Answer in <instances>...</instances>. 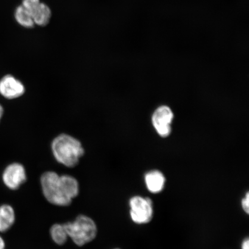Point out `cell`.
<instances>
[{
  "label": "cell",
  "mask_w": 249,
  "mask_h": 249,
  "mask_svg": "<svg viewBox=\"0 0 249 249\" xmlns=\"http://www.w3.org/2000/svg\"><path fill=\"white\" fill-rule=\"evenodd\" d=\"M241 206L243 210L246 213L248 214L249 213V192L245 196V197L242 198L241 201Z\"/></svg>",
  "instance_id": "5bb4252c"
},
{
  "label": "cell",
  "mask_w": 249,
  "mask_h": 249,
  "mask_svg": "<svg viewBox=\"0 0 249 249\" xmlns=\"http://www.w3.org/2000/svg\"><path fill=\"white\" fill-rule=\"evenodd\" d=\"M15 213L11 205L4 204L0 207V232H4L13 226Z\"/></svg>",
  "instance_id": "8fae6325"
},
{
  "label": "cell",
  "mask_w": 249,
  "mask_h": 249,
  "mask_svg": "<svg viewBox=\"0 0 249 249\" xmlns=\"http://www.w3.org/2000/svg\"><path fill=\"white\" fill-rule=\"evenodd\" d=\"M145 186L149 192L154 194H160L163 191L166 178L163 174L159 170H152L145 174Z\"/></svg>",
  "instance_id": "30bf717a"
},
{
  "label": "cell",
  "mask_w": 249,
  "mask_h": 249,
  "mask_svg": "<svg viewBox=\"0 0 249 249\" xmlns=\"http://www.w3.org/2000/svg\"><path fill=\"white\" fill-rule=\"evenodd\" d=\"M3 113H4V110L1 105H0V120H1L2 117Z\"/></svg>",
  "instance_id": "e0dca14e"
},
{
  "label": "cell",
  "mask_w": 249,
  "mask_h": 249,
  "mask_svg": "<svg viewBox=\"0 0 249 249\" xmlns=\"http://www.w3.org/2000/svg\"><path fill=\"white\" fill-rule=\"evenodd\" d=\"M68 238L78 247L89 244L94 240L97 235L98 228L91 217L80 214L73 222L64 223Z\"/></svg>",
  "instance_id": "7a4b0ae2"
},
{
  "label": "cell",
  "mask_w": 249,
  "mask_h": 249,
  "mask_svg": "<svg viewBox=\"0 0 249 249\" xmlns=\"http://www.w3.org/2000/svg\"><path fill=\"white\" fill-rule=\"evenodd\" d=\"M2 180L9 189L17 190L27 180L26 170L18 163L9 164L3 173Z\"/></svg>",
  "instance_id": "52a82bcc"
},
{
  "label": "cell",
  "mask_w": 249,
  "mask_h": 249,
  "mask_svg": "<svg viewBox=\"0 0 249 249\" xmlns=\"http://www.w3.org/2000/svg\"><path fill=\"white\" fill-rule=\"evenodd\" d=\"M5 245L4 239L0 236V249H5Z\"/></svg>",
  "instance_id": "2e32d148"
},
{
  "label": "cell",
  "mask_w": 249,
  "mask_h": 249,
  "mask_svg": "<svg viewBox=\"0 0 249 249\" xmlns=\"http://www.w3.org/2000/svg\"><path fill=\"white\" fill-rule=\"evenodd\" d=\"M173 118V112L167 106H161L156 109L152 115V123L159 135L166 138L170 135Z\"/></svg>",
  "instance_id": "5b68a950"
},
{
  "label": "cell",
  "mask_w": 249,
  "mask_h": 249,
  "mask_svg": "<svg viewBox=\"0 0 249 249\" xmlns=\"http://www.w3.org/2000/svg\"><path fill=\"white\" fill-rule=\"evenodd\" d=\"M241 249H249V239L246 238L243 241L241 245Z\"/></svg>",
  "instance_id": "9a60e30c"
},
{
  "label": "cell",
  "mask_w": 249,
  "mask_h": 249,
  "mask_svg": "<svg viewBox=\"0 0 249 249\" xmlns=\"http://www.w3.org/2000/svg\"><path fill=\"white\" fill-rule=\"evenodd\" d=\"M21 5L29 12L34 23L39 26H45L52 17L51 9L40 0H23Z\"/></svg>",
  "instance_id": "8992f818"
},
{
  "label": "cell",
  "mask_w": 249,
  "mask_h": 249,
  "mask_svg": "<svg viewBox=\"0 0 249 249\" xmlns=\"http://www.w3.org/2000/svg\"><path fill=\"white\" fill-rule=\"evenodd\" d=\"M59 185L62 195L68 201H72L79 195V184L74 177L70 175L60 176Z\"/></svg>",
  "instance_id": "9c48e42d"
},
{
  "label": "cell",
  "mask_w": 249,
  "mask_h": 249,
  "mask_svg": "<svg viewBox=\"0 0 249 249\" xmlns=\"http://www.w3.org/2000/svg\"><path fill=\"white\" fill-rule=\"evenodd\" d=\"M25 87L20 80L8 74L0 80V93L8 99L20 97L24 94Z\"/></svg>",
  "instance_id": "ba28073f"
},
{
  "label": "cell",
  "mask_w": 249,
  "mask_h": 249,
  "mask_svg": "<svg viewBox=\"0 0 249 249\" xmlns=\"http://www.w3.org/2000/svg\"><path fill=\"white\" fill-rule=\"evenodd\" d=\"M130 216L138 225H145L150 222L153 217V203L150 198L140 196H133L129 202Z\"/></svg>",
  "instance_id": "277c9868"
},
{
  "label": "cell",
  "mask_w": 249,
  "mask_h": 249,
  "mask_svg": "<svg viewBox=\"0 0 249 249\" xmlns=\"http://www.w3.org/2000/svg\"><path fill=\"white\" fill-rule=\"evenodd\" d=\"M51 147L55 160L70 168L76 166L85 152L79 140L65 133L56 137Z\"/></svg>",
  "instance_id": "6da1fadb"
},
{
  "label": "cell",
  "mask_w": 249,
  "mask_h": 249,
  "mask_svg": "<svg viewBox=\"0 0 249 249\" xmlns=\"http://www.w3.org/2000/svg\"><path fill=\"white\" fill-rule=\"evenodd\" d=\"M15 18L16 20L17 21V22L20 26L27 28V29L33 28L34 25H35L33 18L29 14V12L21 5L18 6L17 9H16Z\"/></svg>",
  "instance_id": "4fadbf2b"
},
{
  "label": "cell",
  "mask_w": 249,
  "mask_h": 249,
  "mask_svg": "<svg viewBox=\"0 0 249 249\" xmlns=\"http://www.w3.org/2000/svg\"><path fill=\"white\" fill-rule=\"evenodd\" d=\"M60 175L53 171H46L40 177V185L46 200L58 207H67L71 203L62 195L59 180Z\"/></svg>",
  "instance_id": "3957f363"
},
{
  "label": "cell",
  "mask_w": 249,
  "mask_h": 249,
  "mask_svg": "<svg viewBox=\"0 0 249 249\" xmlns=\"http://www.w3.org/2000/svg\"><path fill=\"white\" fill-rule=\"evenodd\" d=\"M52 240L58 245H63L67 242L68 236L64 224H54L50 230Z\"/></svg>",
  "instance_id": "7c38bea8"
},
{
  "label": "cell",
  "mask_w": 249,
  "mask_h": 249,
  "mask_svg": "<svg viewBox=\"0 0 249 249\" xmlns=\"http://www.w3.org/2000/svg\"></svg>",
  "instance_id": "ac0fdd59"
}]
</instances>
